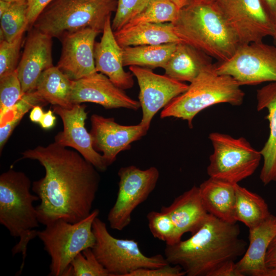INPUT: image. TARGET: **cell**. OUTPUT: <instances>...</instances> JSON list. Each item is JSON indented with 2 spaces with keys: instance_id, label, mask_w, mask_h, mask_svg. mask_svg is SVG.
I'll list each match as a JSON object with an SVG mask.
<instances>
[{
  "instance_id": "1",
  "label": "cell",
  "mask_w": 276,
  "mask_h": 276,
  "mask_svg": "<svg viewBox=\"0 0 276 276\" xmlns=\"http://www.w3.org/2000/svg\"><path fill=\"white\" fill-rule=\"evenodd\" d=\"M22 159L38 161L45 175L32 183L39 198L36 206L40 223L58 219L76 223L87 217L98 192L101 177L98 169L75 150L54 142L22 153Z\"/></svg>"
},
{
  "instance_id": "2",
  "label": "cell",
  "mask_w": 276,
  "mask_h": 276,
  "mask_svg": "<svg viewBox=\"0 0 276 276\" xmlns=\"http://www.w3.org/2000/svg\"><path fill=\"white\" fill-rule=\"evenodd\" d=\"M238 224L209 214L201 227L186 240L168 245L165 257L169 264L179 265L187 276H210L224 263L244 254L247 242L239 237Z\"/></svg>"
},
{
  "instance_id": "3",
  "label": "cell",
  "mask_w": 276,
  "mask_h": 276,
  "mask_svg": "<svg viewBox=\"0 0 276 276\" xmlns=\"http://www.w3.org/2000/svg\"><path fill=\"white\" fill-rule=\"evenodd\" d=\"M177 36L219 62L229 59L240 44L216 2L191 0L172 23Z\"/></svg>"
},
{
  "instance_id": "4",
  "label": "cell",
  "mask_w": 276,
  "mask_h": 276,
  "mask_svg": "<svg viewBox=\"0 0 276 276\" xmlns=\"http://www.w3.org/2000/svg\"><path fill=\"white\" fill-rule=\"evenodd\" d=\"M29 178L21 171L10 169L0 176V223L19 242L12 248L13 255L21 252L23 268L27 245L37 236V212L33 205L39 197L30 192Z\"/></svg>"
},
{
  "instance_id": "5",
  "label": "cell",
  "mask_w": 276,
  "mask_h": 276,
  "mask_svg": "<svg viewBox=\"0 0 276 276\" xmlns=\"http://www.w3.org/2000/svg\"><path fill=\"white\" fill-rule=\"evenodd\" d=\"M216 66L212 63L203 69L184 93L163 108L160 118L181 119L192 128L194 117L209 107L220 103L241 105L245 96L241 85L231 76L218 74Z\"/></svg>"
},
{
  "instance_id": "6",
  "label": "cell",
  "mask_w": 276,
  "mask_h": 276,
  "mask_svg": "<svg viewBox=\"0 0 276 276\" xmlns=\"http://www.w3.org/2000/svg\"><path fill=\"white\" fill-rule=\"evenodd\" d=\"M117 3V0H53L32 27L52 38L87 27L102 32Z\"/></svg>"
},
{
  "instance_id": "7",
  "label": "cell",
  "mask_w": 276,
  "mask_h": 276,
  "mask_svg": "<svg viewBox=\"0 0 276 276\" xmlns=\"http://www.w3.org/2000/svg\"><path fill=\"white\" fill-rule=\"evenodd\" d=\"M99 210H93L85 218L76 223L58 219L37 231L44 250L51 258L50 276H71V264L83 250L93 248L95 237L93 223Z\"/></svg>"
},
{
  "instance_id": "8",
  "label": "cell",
  "mask_w": 276,
  "mask_h": 276,
  "mask_svg": "<svg viewBox=\"0 0 276 276\" xmlns=\"http://www.w3.org/2000/svg\"><path fill=\"white\" fill-rule=\"evenodd\" d=\"M93 231L95 243L91 249L111 276H128L139 268H156L169 264L160 254L151 257L145 255L134 240L114 237L108 232L106 223L98 217L93 222Z\"/></svg>"
},
{
  "instance_id": "9",
  "label": "cell",
  "mask_w": 276,
  "mask_h": 276,
  "mask_svg": "<svg viewBox=\"0 0 276 276\" xmlns=\"http://www.w3.org/2000/svg\"><path fill=\"white\" fill-rule=\"evenodd\" d=\"M213 147L207 167L209 177L235 185L252 175L262 155L244 137L214 132L209 135Z\"/></svg>"
},
{
  "instance_id": "10",
  "label": "cell",
  "mask_w": 276,
  "mask_h": 276,
  "mask_svg": "<svg viewBox=\"0 0 276 276\" xmlns=\"http://www.w3.org/2000/svg\"><path fill=\"white\" fill-rule=\"evenodd\" d=\"M216 71L241 86L276 82V45L263 41L240 45L229 59L216 64Z\"/></svg>"
},
{
  "instance_id": "11",
  "label": "cell",
  "mask_w": 276,
  "mask_h": 276,
  "mask_svg": "<svg viewBox=\"0 0 276 276\" xmlns=\"http://www.w3.org/2000/svg\"><path fill=\"white\" fill-rule=\"evenodd\" d=\"M118 175L120 180L117 197L107 220L112 229L121 231L130 224L133 211L154 190L159 172L155 167L141 170L131 165L120 168Z\"/></svg>"
},
{
  "instance_id": "12",
  "label": "cell",
  "mask_w": 276,
  "mask_h": 276,
  "mask_svg": "<svg viewBox=\"0 0 276 276\" xmlns=\"http://www.w3.org/2000/svg\"><path fill=\"white\" fill-rule=\"evenodd\" d=\"M240 45L263 41L275 32L274 22L262 0H218L216 2Z\"/></svg>"
},
{
  "instance_id": "13",
  "label": "cell",
  "mask_w": 276,
  "mask_h": 276,
  "mask_svg": "<svg viewBox=\"0 0 276 276\" xmlns=\"http://www.w3.org/2000/svg\"><path fill=\"white\" fill-rule=\"evenodd\" d=\"M129 70L136 78L140 87L139 101L142 109L140 123L149 129L156 113L184 93L189 85L165 74H156L148 68L130 66Z\"/></svg>"
},
{
  "instance_id": "14",
  "label": "cell",
  "mask_w": 276,
  "mask_h": 276,
  "mask_svg": "<svg viewBox=\"0 0 276 276\" xmlns=\"http://www.w3.org/2000/svg\"><path fill=\"white\" fill-rule=\"evenodd\" d=\"M90 122L93 146L96 151L102 152L108 166L120 152L129 149L131 144L146 135L149 130L140 123L123 125L116 122L113 118L97 114L91 115Z\"/></svg>"
},
{
  "instance_id": "15",
  "label": "cell",
  "mask_w": 276,
  "mask_h": 276,
  "mask_svg": "<svg viewBox=\"0 0 276 276\" xmlns=\"http://www.w3.org/2000/svg\"><path fill=\"white\" fill-rule=\"evenodd\" d=\"M85 109L86 106L81 104H74L70 108L53 105V111L60 116L63 126L54 142L73 148L98 170L105 171L108 166L102 155L94 149L91 136L85 126L87 115Z\"/></svg>"
},
{
  "instance_id": "16",
  "label": "cell",
  "mask_w": 276,
  "mask_h": 276,
  "mask_svg": "<svg viewBox=\"0 0 276 276\" xmlns=\"http://www.w3.org/2000/svg\"><path fill=\"white\" fill-rule=\"evenodd\" d=\"M99 33L87 27L65 33L60 37L62 50L57 66L71 80H78L96 72L94 47Z\"/></svg>"
},
{
  "instance_id": "17",
  "label": "cell",
  "mask_w": 276,
  "mask_h": 276,
  "mask_svg": "<svg viewBox=\"0 0 276 276\" xmlns=\"http://www.w3.org/2000/svg\"><path fill=\"white\" fill-rule=\"evenodd\" d=\"M71 102L98 104L107 109L124 108L137 110L139 101L128 96L104 74L96 72L85 77L72 81Z\"/></svg>"
},
{
  "instance_id": "18",
  "label": "cell",
  "mask_w": 276,
  "mask_h": 276,
  "mask_svg": "<svg viewBox=\"0 0 276 276\" xmlns=\"http://www.w3.org/2000/svg\"><path fill=\"white\" fill-rule=\"evenodd\" d=\"M53 66L52 37L32 27L16 70L23 93L34 90L40 75Z\"/></svg>"
},
{
  "instance_id": "19",
  "label": "cell",
  "mask_w": 276,
  "mask_h": 276,
  "mask_svg": "<svg viewBox=\"0 0 276 276\" xmlns=\"http://www.w3.org/2000/svg\"><path fill=\"white\" fill-rule=\"evenodd\" d=\"M99 42L95 43L96 71L106 75L117 86L125 90L134 85L133 75L124 70L122 48L118 43L111 27L110 17L105 22Z\"/></svg>"
},
{
  "instance_id": "20",
  "label": "cell",
  "mask_w": 276,
  "mask_h": 276,
  "mask_svg": "<svg viewBox=\"0 0 276 276\" xmlns=\"http://www.w3.org/2000/svg\"><path fill=\"white\" fill-rule=\"evenodd\" d=\"M276 236V216L271 214L256 227L249 229V245L236 266L243 275L266 276L265 256Z\"/></svg>"
},
{
  "instance_id": "21",
  "label": "cell",
  "mask_w": 276,
  "mask_h": 276,
  "mask_svg": "<svg viewBox=\"0 0 276 276\" xmlns=\"http://www.w3.org/2000/svg\"><path fill=\"white\" fill-rule=\"evenodd\" d=\"M160 211L169 215L181 237L186 233L196 232L209 215L196 186L176 197L170 205L162 206Z\"/></svg>"
},
{
  "instance_id": "22",
  "label": "cell",
  "mask_w": 276,
  "mask_h": 276,
  "mask_svg": "<svg viewBox=\"0 0 276 276\" xmlns=\"http://www.w3.org/2000/svg\"><path fill=\"white\" fill-rule=\"evenodd\" d=\"M258 111L266 109L269 134L260 151L263 158L260 179L264 185L276 181V82H270L257 91Z\"/></svg>"
},
{
  "instance_id": "23",
  "label": "cell",
  "mask_w": 276,
  "mask_h": 276,
  "mask_svg": "<svg viewBox=\"0 0 276 276\" xmlns=\"http://www.w3.org/2000/svg\"><path fill=\"white\" fill-rule=\"evenodd\" d=\"M121 48L182 42L174 32L172 23H142L125 26L114 31Z\"/></svg>"
},
{
  "instance_id": "24",
  "label": "cell",
  "mask_w": 276,
  "mask_h": 276,
  "mask_svg": "<svg viewBox=\"0 0 276 276\" xmlns=\"http://www.w3.org/2000/svg\"><path fill=\"white\" fill-rule=\"evenodd\" d=\"M235 185L210 177L200 184L201 197L209 214L227 222H237Z\"/></svg>"
},
{
  "instance_id": "25",
  "label": "cell",
  "mask_w": 276,
  "mask_h": 276,
  "mask_svg": "<svg viewBox=\"0 0 276 276\" xmlns=\"http://www.w3.org/2000/svg\"><path fill=\"white\" fill-rule=\"evenodd\" d=\"M212 63L210 56L180 42L164 69L167 76L180 82L191 83L203 69Z\"/></svg>"
},
{
  "instance_id": "26",
  "label": "cell",
  "mask_w": 276,
  "mask_h": 276,
  "mask_svg": "<svg viewBox=\"0 0 276 276\" xmlns=\"http://www.w3.org/2000/svg\"><path fill=\"white\" fill-rule=\"evenodd\" d=\"M72 85V80L53 66L40 75L35 90L47 103L70 108Z\"/></svg>"
},
{
  "instance_id": "27",
  "label": "cell",
  "mask_w": 276,
  "mask_h": 276,
  "mask_svg": "<svg viewBox=\"0 0 276 276\" xmlns=\"http://www.w3.org/2000/svg\"><path fill=\"white\" fill-rule=\"evenodd\" d=\"M177 43L145 45L123 48L124 66H138L153 69L164 68Z\"/></svg>"
},
{
  "instance_id": "28",
  "label": "cell",
  "mask_w": 276,
  "mask_h": 276,
  "mask_svg": "<svg viewBox=\"0 0 276 276\" xmlns=\"http://www.w3.org/2000/svg\"><path fill=\"white\" fill-rule=\"evenodd\" d=\"M235 187V218L237 222H242L250 229L259 225L271 215L267 203L261 196L238 183Z\"/></svg>"
},
{
  "instance_id": "29",
  "label": "cell",
  "mask_w": 276,
  "mask_h": 276,
  "mask_svg": "<svg viewBox=\"0 0 276 276\" xmlns=\"http://www.w3.org/2000/svg\"><path fill=\"white\" fill-rule=\"evenodd\" d=\"M180 9L169 0H149L143 9L125 26L142 23H173L177 19Z\"/></svg>"
},
{
  "instance_id": "30",
  "label": "cell",
  "mask_w": 276,
  "mask_h": 276,
  "mask_svg": "<svg viewBox=\"0 0 276 276\" xmlns=\"http://www.w3.org/2000/svg\"><path fill=\"white\" fill-rule=\"evenodd\" d=\"M27 0L11 3L9 9L0 15L1 41H11L29 28Z\"/></svg>"
},
{
  "instance_id": "31",
  "label": "cell",
  "mask_w": 276,
  "mask_h": 276,
  "mask_svg": "<svg viewBox=\"0 0 276 276\" xmlns=\"http://www.w3.org/2000/svg\"><path fill=\"white\" fill-rule=\"evenodd\" d=\"M47 103L35 90L23 95L14 105L7 121L0 127L1 152L24 115L35 105Z\"/></svg>"
},
{
  "instance_id": "32",
  "label": "cell",
  "mask_w": 276,
  "mask_h": 276,
  "mask_svg": "<svg viewBox=\"0 0 276 276\" xmlns=\"http://www.w3.org/2000/svg\"><path fill=\"white\" fill-rule=\"evenodd\" d=\"M24 94L16 70L0 78V125L8 119L16 103Z\"/></svg>"
},
{
  "instance_id": "33",
  "label": "cell",
  "mask_w": 276,
  "mask_h": 276,
  "mask_svg": "<svg viewBox=\"0 0 276 276\" xmlns=\"http://www.w3.org/2000/svg\"><path fill=\"white\" fill-rule=\"evenodd\" d=\"M148 227L154 238L172 245L181 239L169 215L164 212L152 211L147 215Z\"/></svg>"
},
{
  "instance_id": "34",
  "label": "cell",
  "mask_w": 276,
  "mask_h": 276,
  "mask_svg": "<svg viewBox=\"0 0 276 276\" xmlns=\"http://www.w3.org/2000/svg\"><path fill=\"white\" fill-rule=\"evenodd\" d=\"M71 276H111L100 263L91 248L78 254L71 264Z\"/></svg>"
},
{
  "instance_id": "35",
  "label": "cell",
  "mask_w": 276,
  "mask_h": 276,
  "mask_svg": "<svg viewBox=\"0 0 276 276\" xmlns=\"http://www.w3.org/2000/svg\"><path fill=\"white\" fill-rule=\"evenodd\" d=\"M23 36L21 34L11 41H0V78L16 70Z\"/></svg>"
},
{
  "instance_id": "36",
  "label": "cell",
  "mask_w": 276,
  "mask_h": 276,
  "mask_svg": "<svg viewBox=\"0 0 276 276\" xmlns=\"http://www.w3.org/2000/svg\"><path fill=\"white\" fill-rule=\"evenodd\" d=\"M149 0H118L111 27L116 31L125 26L145 7Z\"/></svg>"
},
{
  "instance_id": "37",
  "label": "cell",
  "mask_w": 276,
  "mask_h": 276,
  "mask_svg": "<svg viewBox=\"0 0 276 276\" xmlns=\"http://www.w3.org/2000/svg\"><path fill=\"white\" fill-rule=\"evenodd\" d=\"M186 275L182 268L178 265H167L152 268L137 269L128 276H183Z\"/></svg>"
},
{
  "instance_id": "38",
  "label": "cell",
  "mask_w": 276,
  "mask_h": 276,
  "mask_svg": "<svg viewBox=\"0 0 276 276\" xmlns=\"http://www.w3.org/2000/svg\"><path fill=\"white\" fill-rule=\"evenodd\" d=\"M53 0H27L28 5L27 17L29 28L32 27L41 12Z\"/></svg>"
},
{
  "instance_id": "39",
  "label": "cell",
  "mask_w": 276,
  "mask_h": 276,
  "mask_svg": "<svg viewBox=\"0 0 276 276\" xmlns=\"http://www.w3.org/2000/svg\"><path fill=\"white\" fill-rule=\"evenodd\" d=\"M266 276H276V236L271 242L265 256Z\"/></svg>"
},
{
  "instance_id": "40",
  "label": "cell",
  "mask_w": 276,
  "mask_h": 276,
  "mask_svg": "<svg viewBox=\"0 0 276 276\" xmlns=\"http://www.w3.org/2000/svg\"><path fill=\"white\" fill-rule=\"evenodd\" d=\"M210 276H243L233 261L226 262L219 266L211 274Z\"/></svg>"
},
{
  "instance_id": "41",
  "label": "cell",
  "mask_w": 276,
  "mask_h": 276,
  "mask_svg": "<svg viewBox=\"0 0 276 276\" xmlns=\"http://www.w3.org/2000/svg\"><path fill=\"white\" fill-rule=\"evenodd\" d=\"M53 113V111L51 109L44 113L39 123L40 126L44 129H50L54 126L56 122V117Z\"/></svg>"
},
{
  "instance_id": "42",
  "label": "cell",
  "mask_w": 276,
  "mask_h": 276,
  "mask_svg": "<svg viewBox=\"0 0 276 276\" xmlns=\"http://www.w3.org/2000/svg\"><path fill=\"white\" fill-rule=\"evenodd\" d=\"M264 6L274 23L276 29V0H262Z\"/></svg>"
},
{
  "instance_id": "43",
  "label": "cell",
  "mask_w": 276,
  "mask_h": 276,
  "mask_svg": "<svg viewBox=\"0 0 276 276\" xmlns=\"http://www.w3.org/2000/svg\"><path fill=\"white\" fill-rule=\"evenodd\" d=\"M37 105L34 106L30 112L29 118L30 120L34 123H39L44 114L42 106Z\"/></svg>"
},
{
  "instance_id": "44",
  "label": "cell",
  "mask_w": 276,
  "mask_h": 276,
  "mask_svg": "<svg viewBox=\"0 0 276 276\" xmlns=\"http://www.w3.org/2000/svg\"><path fill=\"white\" fill-rule=\"evenodd\" d=\"M11 3L0 0V15L3 14L10 7Z\"/></svg>"
},
{
  "instance_id": "45",
  "label": "cell",
  "mask_w": 276,
  "mask_h": 276,
  "mask_svg": "<svg viewBox=\"0 0 276 276\" xmlns=\"http://www.w3.org/2000/svg\"><path fill=\"white\" fill-rule=\"evenodd\" d=\"M174 4H175L177 6H178L180 9L185 7L186 5L188 4L191 0H169Z\"/></svg>"
},
{
  "instance_id": "46",
  "label": "cell",
  "mask_w": 276,
  "mask_h": 276,
  "mask_svg": "<svg viewBox=\"0 0 276 276\" xmlns=\"http://www.w3.org/2000/svg\"><path fill=\"white\" fill-rule=\"evenodd\" d=\"M2 1H4L8 2H10V3H14V2H18L22 1L24 0H2Z\"/></svg>"
},
{
  "instance_id": "47",
  "label": "cell",
  "mask_w": 276,
  "mask_h": 276,
  "mask_svg": "<svg viewBox=\"0 0 276 276\" xmlns=\"http://www.w3.org/2000/svg\"><path fill=\"white\" fill-rule=\"evenodd\" d=\"M272 38L273 39L274 42L275 44L276 45V29H275V34H274V36L272 37Z\"/></svg>"
},
{
  "instance_id": "48",
  "label": "cell",
  "mask_w": 276,
  "mask_h": 276,
  "mask_svg": "<svg viewBox=\"0 0 276 276\" xmlns=\"http://www.w3.org/2000/svg\"><path fill=\"white\" fill-rule=\"evenodd\" d=\"M209 1H211L216 2V1H217L218 0H209Z\"/></svg>"
}]
</instances>
